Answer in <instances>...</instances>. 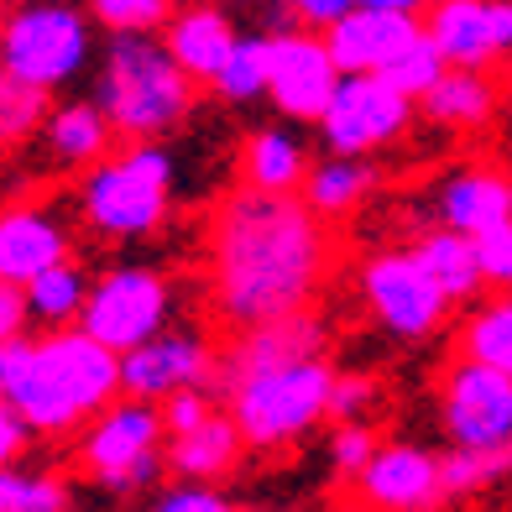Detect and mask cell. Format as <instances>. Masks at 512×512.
<instances>
[{
	"label": "cell",
	"mask_w": 512,
	"mask_h": 512,
	"mask_svg": "<svg viewBox=\"0 0 512 512\" xmlns=\"http://www.w3.org/2000/svg\"><path fill=\"white\" fill-rule=\"evenodd\" d=\"M32 330V309H27V288L11 283V277H0V345L27 335Z\"/></svg>",
	"instance_id": "f35d334b"
},
{
	"label": "cell",
	"mask_w": 512,
	"mask_h": 512,
	"mask_svg": "<svg viewBox=\"0 0 512 512\" xmlns=\"http://www.w3.org/2000/svg\"><path fill=\"white\" fill-rule=\"evenodd\" d=\"M11 6H16V0H0V21H6V16H11Z\"/></svg>",
	"instance_id": "7bdbcfd3"
},
{
	"label": "cell",
	"mask_w": 512,
	"mask_h": 512,
	"mask_svg": "<svg viewBox=\"0 0 512 512\" xmlns=\"http://www.w3.org/2000/svg\"><path fill=\"white\" fill-rule=\"evenodd\" d=\"M424 121L450 136H481L502 115V84L497 68H445L424 95H418Z\"/></svg>",
	"instance_id": "ffe728a7"
},
{
	"label": "cell",
	"mask_w": 512,
	"mask_h": 512,
	"mask_svg": "<svg viewBox=\"0 0 512 512\" xmlns=\"http://www.w3.org/2000/svg\"><path fill=\"white\" fill-rule=\"evenodd\" d=\"M236 37H241L236 16H230V6H215V0H189V6H178L168 16V27H162V42H168L173 58L189 68L199 84L215 79V68L230 58Z\"/></svg>",
	"instance_id": "7402d4cb"
},
{
	"label": "cell",
	"mask_w": 512,
	"mask_h": 512,
	"mask_svg": "<svg viewBox=\"0 0 512 512\" xmlns=\"http://www.w3.org/2000/svg\"><path fill=\"white\" fill-rule=\"evenodd\" d=\"M37 142L42 152H48L53 168H68V173H84V168H95V162L121 142L110 126V115L100 110V100L89 95V100H58L48 105V121H42L37 131Z\"/></svg>",
	"instance_id": "603a6c76"
},
{
	"label": "cell",
	"mask_w": 512,
	"mask_h": 512,
	"mask_svg": "<svg viewBox=\"0 0 512 512\" xmlns=\"http://www.w3.org/2000/svg\"><path fill=\"white\" fill-rule=\"evenodd\" d=\"M345 68L314 27H267V100L283 121L314 126Z\"/></svg>",
	"instance_id": "7c38bea8"
},
{
	"label": "cell",
	"mask_w": 512,
	"mask_h": 512,
	"mask_svg": "<svg viewBox=\"0 0 512 512\" xmlns=\"http://www.w3.org/2000/svg\"><path fill=\"white\" fill-rule=\"evenodd\" d=\"M371 403H377V382L366 371H335L330 387V418H366Z\"/></svg>",
	"instance_id": "74e56055"
},
{
	"label": "cell",
	"mask_w": 512,
	"mask_h": 512,
	"mask_svg": "<svg viewBox=\"0 0 512 512\" xmlns=\"http://www.w3.org/2000/svg\"><path fill=\"white\" fill-rule=\"evenodd\" d=\"M439 429L455 450H486L512 439V377L486 361L450 356L439 371Z\"/></svg>",
	"instance_id": "8fae6325"
},
{
	"label": "cell",
	"mask_w": 512,
	"mask_h": 512,
	"mask_svg": "<svg viewBox=\"0 0 512 512\" xmlns=\"http://www.w3.org/2000/svg\"><path fill=\"white\" fill-rule=\"evenodd\" d=\"M377 168L371 157H345V152H324L319 162H309V178H304V204L314 209L319 220H351L356 209L377 194Z\"/></svg>",
	"instance_id": "484cf974"
},
{
	"label": "cell",
	"mask_w": 512,
	"mask_h": 512,
	"mask_svg": "<svg viewBox=\"0 0 512 512\" xmlns=\"http://www.w3.org/2000/svg\"><path fill=\"white\" fill-rule=\"evenodd\" d=\"M173 152L162 142H115L74 189V215L110 246L152 241L173 220Z\"/></svg>",
	"instance_id": "277c9868"
},
{
	"label": "cell",
	"mask_w": 512,
	"mask_h": 512,
	"mask_svg": "<svg viewBox=\"0 0 512 512\" xmlns=\"http://www.w3.org/2000/svg\"><path fill=\"white\" fill-rule=\"evenodd\" d=\"M215 408V398H209V387H183V392H173L168 403H162V418H168V434H178V429H189V424H199V418Z\"/></svg>",
	"instance_id": "ab89813d"
},
{
	"label": "cell",
	"mask_w": 512,
	"mask_h": 512,
	"mask_svg": "<svg viewBox=\"0 0 512 512\" xmlns=\"http://www.w3.org/2000/svg\"><path fill=\"white\" fill-rule=\"evenodd\" d=\"M199 89L204 84L173 58L162 32H110L95 58V100L121 142H162L189 126Z\"/></svg>",
	"instance_id": "3957f363"
},
{
	"label": "cell",
	"mask_w": 512,
	"mask_h": 512,
	"mask_svg": "<svg viewBox=\"0 0 512 512\" xmlns=\"http://www.w3.org/2000/svg\"><path fill=\"white\" fill-rule=\"evenodd\" d=\"M215 6H251V0H215Z\"/></svg>",
	"instance_id": "ee69618b"
},
{
	"label": "cell",
	"mask_w": 512,
	"mask_h": 512,
	"mask_svg": "<svg viewBox=\"0 0 512 512\" xmlns=\"http://www.w3.org/2000/svg\"><path fill=\"white\" fill-rule=\"evenodd\" d=\"M408 251L418 256V267H424L439 293L450 298L455 309L476 304V298L486 293V277H481V256H476V236H465V230L455 225H424L418 236L408 241Z\"/></svg>",
	"instance_id": "cb8c5ba5"
},
{
	"label": "cell",
	"mask_w": 512,
	"mask_h": 512,
	"mask_svg": "<svg viewBox=\"0 0 512 512\" xmlns=\"http://www.w3.org/2000/svg\"><path fill=\"white\" fill-rule=\"evenodd\" d=\"M330 387H335L330 356H304V361L230 382L225 408L236 413V424L256 455H277L330 418Z\"/></svg>",
	"instance_id": "8992f818"
},
{
	"label": "cell",
	"mask_w": 512,
	"mask_h": 512,
	"mask_svg": "<svg viewBox=\"0 0 512 512\" xmlns=\"http://www.w3.org/2000/svg\"><path fill=\"white\" fill-rule=\"evenodd\" d=\"M246 434L236 424L230 408H209L199 424L168 434V476H183V481H225L241 471L246 460Z\"/></svg>",
	"instance_id": "44dd1931"
},
{
	"label": "cell",
	"mask_w": 512,
	"mask_h": 512,
	"mask_svg": "<svg viewBox=\"0 0 512 512\" xmlns=\"http://www.w3.org/2000/svg\"><path fill=\"white\" fill-rule=\"evenodd\" d=\"M455 351L512 377V293H492V298L465 304L455 324Z\"/></svg>",
	"instance_id": "4316f807"
},
{
	"label": "cell",
	"mask_w": 512,
	"mask_h": 512,
	"mask_svg": "<svg viewBox=\"0 0 512 512\" xmlns=\"http://www.w3.org/2000/svg\"><path fill=\"white\" fill-rule=\"evenodd\" d=\"M48 105H53L48 89H37V84L0 68V157H11L27 142H37L42 121H48Z\"/></svg>",
	"instance_id": "f546056e"
},
{
	"label": "cell",
	"mask_w": 512,
	"mask_h": 512,
	"mask_svg": "<svg viewBox=\"0 0 512 512\" xmlns=\"http://www.w3.org/2000/svg\"><path fill=\"white\" fill-rule=\"evenodd\" d=\"M361 507H382V512H429L445 507V455H434L413 439H392L377 445L361 471L345 481Z\"/></svg>",
	"instance_id": "5bb4252c"
},
{
	"label": "cell",
	"mask_w": 512,
	"mask_h": 512,
	"mask_svg": "<svg viewBox=\"0 0 512 512\" xmlns=\"http://www.w3.org/2000/svg\"><path fill=\"white\" fill-rule=\"evenodd\" d=\"M220 105H256L267 100V32H241L230 58L204 84Z\"/></svg>",
	"instance_id": "f1b7e54d"
},
{
	"label": "cell",
	"mask_w": 512,
	"mask_h": 512,
	"mask_svg": "<svg viewBox=\"0 0 512 512\" xmlns=\"http://www.w3.org/2000/svg\"><path fill=\"white\" fill-rule=\"evenodd\" d=\"M424 32L455 68H502L512 63V0H434Z\"/></svg>",
	"instance_id": "2e32d148"
},
{
	"label": "cell",
	"mask_w": 512,
	"mask_h": 512,
	"mask_svg": "<svg viewBox=\"0 0 512 512\" xmlns=\"http://www.w3.org/2000/svg\"><path fill=\"white\" fill-rule=\"evenodd\" d=\"M429 220L455 225L465 236H481L502 220H512V168L502 162H455L429 189Z\"/></svg>",
	"instance_id": "ac0fdd59"
},
{
	"label": "cell",
	"mask_w": 512,
	"mask_h": 512,
	"mask_svg": "<svg viewBox=\"0 0 512 512\" xmlns=\"http://www.w3.org/2000/svg\"><path fill=\"white\" fill-rule=\"evenodd\" d=\"M309 147L304 136H293L288 126H256L241 136L236 152V183H251V189L267 194H298L309 178Z\"/></svg>",
	"instance_id": "d4e9b609"
},
{
	"label": "cell",
	"mask_w": 512,
	"mask_h": 512,
	"mask_svg": "<svg viewBox=\"0 0 512 512\" xmlns=\"http://www.w3.org/2000/svg\"><path fill=\"white\" fill-rule=\"evenodd\" d=\"M351 6L356 0H267L272 27H314V32H330Z\"/></svg>",
	"instance_id": "8d00e7d4"
},
{
	"label": "cell",
	"mask_w": 512,
	"mask_h": 512,
	"mask_svg": "<svg viewBox=\"0 0 512 512\" xmlns=\"http://www.w3.org/2000/svg\"><path fill=\"white\" fill-rule=\"evenodd\" d=\"M74 460L105 497H152L168 476V418L162 403L121 392L74 434Z\"/></svg>",
	"instance_id": "5b68a950"
},
{
	"label": "cell",
	"mask_w": 512,
	"mask_h": 512,
	"mask_svg": "<svg viewBox=\"0 0 512 512\" xmlns=\"http://www.w3.org/2000/svg\"><path fill=\"white\" fill-rule=\"evenodd\" d=\"M32 429H27V418H21L6 398H0V465H16L21 455H27V445H32Z\"/></svg>",
	"instance_id": "60d3db41"
},
{
	"label": "cell",
	"mask_w": 512,
	"mask_h": 512,
	"mask_svg": "<svg viewBox=\"0 0 512 512\" xmlns=\"http://www.w3.org/2000/svg\"><path fill=\"white\" fill-rule=\"evenodd\" d=\"M512 476V439L486 450H455L445 455V497H481Z\"/></svg>",
	"instance_id": "4dcf8cb0"
},
{
	"label": "cell",
	"mask_w": 512,
	"mask_h": 512,
	"mask_svg": "<svg viewBox=\"0 0 512 512\" xmlns=\"http://www.w3.org/2000/svg\"><path fill=\"white\" fill-rule=\"evenodd\" d=\"M215 361H220V351L199 324H168V330L147 335L142 345L121 351V392L168 403L183 387L215 382Z\"/></svg>",
	"instance_id": "4fadbf2b"
},
{
	"label": "cell",
	"mask_w": 512,
	"mask_h": 512,
	"mask_svg": "<svg viewBox=\"0 0 512 512\" xmlns=\"http://www.w3.org/2000/svg\"><path fill=\"white\" fill-rule=\"evenodd\" d=\"M68 507H74V486L63 476L0 465V512H68Z\"/></svg>",
	"instance_id": "1f68e13d"
},
{
	"label": "cell",
	"mask_w": 512,
	"mask_h": 512,
	"mask_svg": "<svg viewBox=\"0 0 512 512\" xmlns=\"http://www.w3.org/2000/svg\"><path fill=\"white\" fill-rule=\"evenodd\" d=\"M89 277L74 256L53 262L48 272H37L27 283V309H32V324L37 330H58V324H79L84 304H89Z\"/></svg>",
	"instance_id": "83f0119b"
},
{
	"label": "cell",
	"mask_w": 512,
	"mask_h": 512,
	"mask_svg": "<svg viewBox=\"0 0 512 512\" xmlns=\"http://www.w3.org/2000/svg\"><path fill=\"white\" fill-rule=\"evenodd\" d=\"M324 345H330V324H324L319 309H293V314H277L262 324H246V330H230V340L220 345L215 382L225 392L230 382L256 377V371H272V366L304 361V356H324Z\"/></svg>",
	"instance_id": "9a60e30c"
},
{
	"label": "cell",
	"mask_w": 512,
	"mask_h": 512,
	"mask_svg": "<svg viewBox=\"0 0 512 512\" xmlns=\"http://www.w3.org/2000/svg\"><path fill=\"white\" fill-rule=\"evenodd\" d=\"M418 37H424V16L361 6V0L324 32V42H330V53L345 74H387Z\"/></svg>",
	"instance_id": "d6986e66"
},
{
	"label": "cell",
	"mask_w": 512,
	"mask_h": 512,
	"mask_svg": "<svg viewBox=\"0 0 512 512\" xmlns=\"http://www.w3.org/2000/svg\"><path fill=\"white\" fill-rule=\"evenodd\" d=\"M335 267L330 220L304 194L236 183L204 220V293L225 330H246L293 309H314Z\"/></svg>",
	"instance_id": "6da1fadb"
},
{
	"label": "cell",
	"mask_w": 512,
	"mask_h": 512,
	"mask_svg": "<svg viewBox=\"0 0 512 512\" xmlns=\"http://www.w3.org/2000/svg\"><path fill=\"white\" fill-rule=\"evenodd\" d=\"M361 6H382V11H408V16H424L434 0H361Z\"/></svg>",
	"instance_id": "b9f144b4"
},
{
	"label": "cell",
	"mask_w": 512,
	"mask_h": 512,
	"mask_svg": "<svg viewBox=\"0 0 512 512\" xmlns=\"http://www.w3.org/2000/svg\"><path fill=\"white\" fill-rule=\"evenodd\" d=\"M377 429L366 424V418H335V429H330V465H335V476L340 481H351L361 465L377 455Z\"/></svg>",
	"instance_id": "836d02e7"
},
{
	"label": "cell",
	"mask_w": 512,
	"mask_h": 512,
	"mask_svg": "<svg viewBox=\"0 0 512 512\" xmlns=\"http://www.w3.org/2000/svg\"><path fill=\"white\" fill-rule=\"evenodd\" d=\"M418 121V100L398 89L387 74H340L330 105L314 121L324 152L345 157H377L398 147Z\"/></svg>",
	"instance_id": "9c48e42d"
},
{
	"label": "cell",
	"mask_w": 512,
	"mask_h": 512,
	"mask_svg": "<svg viewBox=\"0 0 512 512\" xmlns=\"http://www.w3.org/2000/svg\"><path fill=\"white\" fill-rule=\"evenodd\" d=\"M178 314V283L162 267L147 262H115L89 283V304L79 324L95 340H105L110 351H131L147 335L168 330Z\"/></svg>",
	"instance_id": "30bf717a"
},
{
	"label": "cell",
	"mask_w": 512,
	"mask_h": 512,
	"mask_svg": "<svg viewBox=\"0 0 512 512\" xmlns=\"http://www.w3.org/2000/svg\"><path fill=\"white\" fill-rule=\"evenodd\" d=\"M152 507L157 512H230L236 502L225 497L220 481H183V476H173V481H162L152 492Z\"/></svg>",
	"instance_id": "e575fe53"
},
{
	"label": "cell",
	"mask_w": 512,
	"mask_h": 512,
	"mask_svg": "<svg viewBox=\"0 0 512 512\" xmlns=\"http://www.w3.org/2000/svg\"><path fill=\"white\" fill-rule=\"evenodd\" d=\"M476 256H481L486 293H512V220L481 230V236H476Z\"/></svg>",
	"instance_id": "d590c367"
},
{
	"label": "cell",
	"mask_w": 512,
	"mask_h": 512,
	"mask_svg": "<svg viewBox=\"0 0 512 512\" xmlns=\"http://www.w3.org/2000/svg\"><path fill=\"white\" fill-rule=\"evenodd\" d=\"M74 220H68L58 199H37V194L0 204V277L27 288L37 272L74 256Z\"/></svg>",
	"instance_id": "e0dca14e"
},
{
	"label": "cell",
	"mask_w": 512,
	"mask_h": 512,
	"mask_svg": "<svg viewBox=\"0 0 512 512\" xmlns=\"http://www.w3.org/2000/svg\"><path fill=\"white\" fill-rule=\"evenodd\" d=\"M356 298L371 314L382 335H392L398 345H429L445 335V324L455 314V304L439 283L418 267V256L408 246H382L371 251L356 267Z\"/></svg>",
	"instance_id": "ba28073f"
},
{
	"label": "cell",
	"mask_w": 512,
	"mask_h": 512,
	"mask_svg": "<svg viewBox=\"0 0 512 512\" xmlns=\"http://www.w3.org/2000/svg\"><path fill=\"white\" fill-rule=\"evenodd\" d=\"M89 63H95V37L79 6L32 0V6H11V16L0 21V68L48 95L68 89Z\"/></svg>",
	"instance_id": "52a82bcc"
},
{
	"label": "cell",
	"mask_w": 512,
	"mask_h": 512,
	"mask_svg": "<svg viewBox=\"0 0 512 512\" xmlns=\"http://www.w3.org/2000/svg\"><path fill=\"white\" fill-rule=\"evenodd\" d=\"M178 0H89V21L105 32H162Z\"/></svg>",
	"instance_id": "d6a6232c"
},
{
	"label": "cell",
	"mask_w": 512,
	"mask_h": 512,
	"mask_svg": "<svg viewBox=\"0 0 512 512\" xmlns=\"http://www.w3.org/2000/svg\"><path fill=\"white\" fill-rule=\"evenodd\" d=\"M0 398L27 418L37 439H74L105 403L121 398V351L84 324L27 330L0 345Z\"/></svg>",
	"instance_id": "7a4b0ae2"
}]
</instances>
